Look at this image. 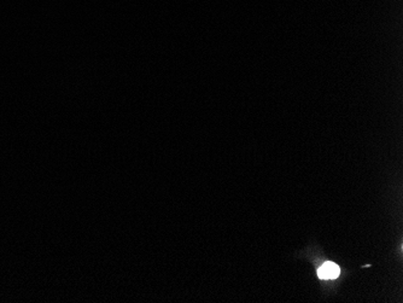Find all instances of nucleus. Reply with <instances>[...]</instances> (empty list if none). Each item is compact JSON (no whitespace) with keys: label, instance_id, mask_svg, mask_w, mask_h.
Wrapping results in <instances>:
<instances>
[{"label":"nucleus","instance_id":"obj_1","mask_svg":"<svg viewBox=\"0 0 403 303\" xmlns=\"http://www.w3.org/2000/svg\"><path fill=\"white\" fill-rule=\"evenodd\" d=\"M339 273H340V268L338 267L334 262H325V264L318 270L319 278H321V279L324 280L336 279V278L339 276Z\"/></svg>","mask_w":403,"mask_h":303}]
</instances>
